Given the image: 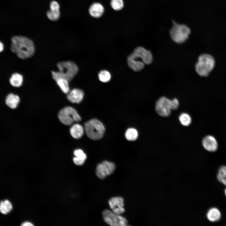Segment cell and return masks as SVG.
Returning a JSON list of instances; mask_svg holds the SVG:
<instances>
[{"instance_id":"f1b7e54d","label":"cell","mask_w":226,"mask_h":226,"mask_svg":"<svg viewBox=\"0 0 226 226\" xmlns=\"http://www.w3.org/2000/svg\"><path fill=\"white\" fill-rule=\"evenodd\" d=\"M179 101L177 99L175 98L171 100V110L177 109L179 107Z\"/></svg>"},{"instance_id":"4fadbf2b","label":"cell","mask_w":226,"mask_h":226,"mask_svg":"<svg viewBox=\"0 0 226 226\" xmlns=\"http://www.w3.org/2000/svg\"><path fill=\"white\" fill-rule=\"evenodd\" d=\"M84 96V93L82 90L74 88L69 91L67 94V97L71 102L78 104L83 100Z\"/></svg>"},{"instance_id":"83f0119b","label":"cell","mask_w":226,"mask_h":226,"mask_svg":"<svg viewBox=\"0 0 226 226\" xmlns=\"http://www.w3.org/2000/svg\"><path fill=\"white\" fill-rule=\"evenodd\" d=\"M74 154L75 156L83 159L85 160L87 158V156L83 151L81 149H77L74 151Z\"/></svg>"},{"instance_id":"ba28073f","label":"cell","mask_w":226,"mask_h":226,"mask_svg":"<svg viewBox=\"0 0 226 226\" xmlns=\"http://www.w3.org/2000/svg\"><path fill=\"white\" fill-rule=\"evenodd\" d=\"M128 57L132 59H140L145 64L147 65L151 64L153 60L151 52L141 46L136 48Z\"/></svg>"},{"instance_id":"52a82bcc","label":"cell","mask_w":226,"mask_h":226,"mask_svg":"<svg viewBox=\"0 0 226 226\" xmlns=\"http://www.w3.org/2000/svg\"><path fill=\"white\" fill-rule=\"evenodd\" d=\"M105 221L109 225L114 226H126L127 221L124 217L117 214L109 209H105L102 212Z\"/></svg>"},{"instance_id":"4dcf8cb0","label":"cell","mask_w":226,"mask_h":226,"mask_svg":"<svg viewBox=\"0 0 226 226\" xmlns=\"http://www.w3.org/2000/svg\"><path fill=\"white\" fill-rule=\"evenodd\" d=\"M50 8L51 9H59V4L56 1H52L50 3Z\"/></svg>"},{"instance_id":"9a60e30c","label":"cell","mask_w":226,"mask_h":226,"mask_svg":"<svg viewBox=\"0 0 226 226\" xmlns=\"http://www.w3.org/2000/svg\"><path fill=\"white\" fill-rule=\"evenodd\" d=\"M105 11L104 7L99 3H93L90 6L89 12L90 15L93 17L98 18L100 17L103 15Z\"/></svg>"},{"instance_id":"6da1fadb","label":"cell","mask_w":226,"mask_h":226,"mask_svg":"<svg viewBox=\"0 0 226 226\" xmlns=\"http://www.w3.org/2000/svg\"><path fill=\"white\" fill-rule=\"evenodd\" d=\"M10 49L18 57L23 60L31 57L35 52L33 41L23 36L15 35L11 39Z\"/></svg>"},{"instance_id":"ac0fdd59","label":"cell","mask_w":226,"mask_h":226,"mask_svg":"<svg viewBox=\"0 0 226 226\" xmlns=\"http://www.w3.org/2000/svg\"><path fill=\"white\" fill-rule=\"evenodd\" d=\"M207 219L211 222L219 220L221 218V213L219 210L216 208L210 209L207 213Z\"/></svg>"},{"instance_id":"1f68e13d","label":"cell","mask_w":226,"mask_h":226,"mask_svg":"<svg viewBox=\"0 0 226 226\" xmlns=\"http://www.w3.org/2000/svg\"><path fill=\"white\" fill-rule=\"evenodd\" d=\"M22 226H34V225L31 223L28 222H26L23 223L21 224Z\"/></svg>"},{"instance_id":"277c9868","label":"cell","mask_w":226,"mask_h":226,"mask_svg":"<svg viewBox=\"0 0 226 226\" xmlns=\"http://www.w3.org/2000/svg\"><path fill=\"white\" fill-rule=\"evenodd\" d=\"M190 33V30L187 26L178 24L175 22H173L170 31L172 40L178 44L185 42L188 39Z\"/></svg>"},{"instance_id":"9c48e42d","label":"cell","mask_w":226,"mask_h":226,"mask_svg":"<svg viewBox=\"0 0 226 226\" xmlns=\"http://www.w3.org/2000/svg\"><path fill=\"white\" fill-rule=\"evenodd\" d=\"M115 169L116 165L113 163L105 160L97 165L96 175L99 178L103 180L113 173Z\"/></svg>"},{"instance_id":"484cf974","label":"cell","mask_w":226,"mask_h":226,"mask_svg":"<svg viewBox=\"0 0 226 226\" xmlns=\"http://www.w3.org/2000/svg\"><path fill=\"white\" fill-rule=\"evenodd\" d=\"M100 80L104 83L109 82L111 79V75L110 73L105 70L100 71L98 74Z\"/></svg>"},{"instance_id":"5bb4252c","label":"cell","mask_w":226,"mask_h":226,"mask_svg":"<svg viewBox=\"0 0 226 226\" xmlns=\"http://www.w3.org/2000/svg\"><path fill=\"white\" fill-rule=\"evenodd\" d=\"M202 144L205 149L211 152L216 151L218 148V144L215 138L212 136H205L202 139Z\"/></svg>"},{"instance_id":"7c38bea8","label":"cell","mask_w":226,"mask_h":226,"mask_svg":"<svg viewBox=\"0 0 226 226\" xmlns=\"http://www.w3.org/2000/svg\"><path fill=\"white\" fill-rule=\"evenodd\" d=\"M109 204L112 211L114 213L121 215L125 212L124 199L120 196L114 197L109 201Z\"/></svg>"},{"instance_id":"cb8c5ba5","label":"cell","mask_w":226,"mask_h":226,"mask_svg":"<svg viewBox=\"0 0 226 226\" xmlns=\"http://www.w3.org/2000/svg\"><path fill=\"white\" fill-rule=\"evenodd\" d=\"M48 18L52 21H56L59 18L60 13L59 9H50L47 13Z\"/></svg>"},{"instance_id":"ffe728a7","label":"cell","mask_w":226,"mask_h":226,"mask_svg":"<svg viewBox=\"0 0 226 226\" xmlns=\"http://www.w3.org/2000/svg\"><path fill=\"white\" fill-rule=\"evenodd\" d=\"M23 81V76L18 73H13L9 79V82L12 86L15 87H19L22 84Z\"/></svg>"},{"instance_id":"5b68a950","label":"cell","mask_w":226,"mask_h":226,"mask_svg":"<svg viewBox=\"0 0 226 226\" xmlns=\"http://www.w3.org/2000/svg\"><path fill=\"white\" fill-rule=\"evenodd\" d=\"M58 117L60 121L67 126L72 125L75 122H78L81 120L76 110L70 106H66L61 110Z\"/></svg>"},{"instance_id":"d6986e66","label":"cell","mask_w":226,"mask_h":226,"mask_svg":"<svg viewBox=\"0 0 226 226\" xmlns=\"http://www.w3.org/2000/svg\"><path fill=\"white\" fill-rule=\"evenodd\" d=\"M127 63L129 67L136 72H139L143 69L145 64L141 61L127 58Z\"/></svg>"},{"instance_id":"603a6c76","label":"cell","mask_w":226,"mask_h":226,"mask_svg":"<svg viewBox=\"0 0 226 226\" xmlns=\"http://www.w3.org/2000/svg\"><path fill=\"white\" fill-rule=\"evenodd\" d=\"M217 178L220 182L226 186V166H222L219 168Z\"/></svg>"},{"instance_id":"d6a6232c","label":"cell","mask_w":226,"mask_h":226,"mask_svg":"<svg viewBox=\"0 0 226 226\" xmlns=\"http://www.w3.org/2000/svg\"><path fill=\"white\" fill-rule=\"evenodd\" d=\"M4 46L2 43L0 41V52L3 51V50Z\"/></svg>"},{"instance_id":"d4e9b609","label":"cell","mask_w":226,"mask_h":226,"mask_svg":"<svg viewBox=\"0 0 226 226\" xmlns=\"http://www.w3.org/2000/svg\"><path fill=\"white\" fill-rule=\"evenodd\" d=\"M179 119L180 123L184 126H188L191 124V118L187 113H181L180 115Z\"/></svg>"},{"instance_id":"30bf717a","label":"cell","mask_w":226,"mask_h":226,"mask_svg":"<svg viewBox=\"0 0 226 226\" xmlns=\"http://www.w3.org/2000/svg\"><path fill=\"white\" fill-rule=\"evenodd\" d=\"M171 100L165 96L159 98L155 104V110L160 116L167 117L171 114Z\"/></svg>"},{"instance_id":"4316f807","label":"cell","mask_w":226,"mask_h":226,"mask_svg":"<svg viewBox=\"0 0 226 226\" xmlns=\"http://www.w3.org/2000/svg\"><path fill=\"white\" fill-rule=\"evenodd\" d=\"M110 4L111 8L116 11L121 10L124 6L123 0H111Z\"/></svg>"},{"instance_id":"836d02e7","label":"cell","mask_w":226,"mask_h":226,"mask_svg":"<svg viewBox=\"0 0 226 226\" xmlns=\"http://www.w3.org/2000/svg\"><path fill=\"white\" fill-rule=\"evenodd\" d=\"M224 192H225V195H226V188L225 189V190Z\"/></svg>"},{"instance_id":"7402d4cb","label":"cell","mask_w":226,"mask_h":226,"mask_svg":"<svg viewBox=\"0 0 226 226\" xmlns=\"http://www.w3.org/2000/svg\"><path fill=\"white\" fill-rule=\"evenodd\" d=\"M138 136V133L137 131L133 128H128L125 133V137L128 141H135L137 139Z\"/></svg>"},{"instance_id":"3957f363","label":"cell","mask_w":226,"mask_h":226,"mask_svg":"<svg viewBox=\"0 0 226 226\" xmlns=\"http://www.w3.org/2000/svg\"><path fill=\"white\" fill-rule=\"evenodd\" d=\"M84 128L87 136L93 140L101 138L105 131V127L102 122L95 118L86 122Z\"/></svg>"},{"instance_id":"2e32d148","label":"cell","mask_w":226,"mask_h":226,"mask_svg":"<svg viewBox=\"0 0 226 226\" xmlns=\"http://www.w3.org/2000/svg\"><path fill=\"white\" fill-rule=\"evenodd\" d=\"M84 131V128L81 125L76 123L73 125L71 126L70 132L73 137L75 139H78L83 136Z\"/></svg>"},{"instance_id":"f546056e","label":"cell","mask_w":226,"mask_h":226,"mask_svg":"<svg viewBox=\"0 0 226 226\" xmlns=\"http://www.w3.org/2000/svg\"><path fill=\"white\" fill-rule=\"evenodd\" d=\"M73 161L76 164L81 165L84 163L85 160L75 156L73 159Z\"/></svg>"},{"instance_id":"8992f818","label":"cell","mask_w":226,"mask_h":226,"mask_svg":"<svg viewBox=\"0 0 226 226\" xmlns=\"http://www.w3.org/2000/svg\"><path fill=\"white\" fill-rule=\"evenodd\" d=\"M57 66L62 76L69 82L73 79L78 71L77 65L71 61L59 62L57 64Z\"/></svg>"},{"instance_id":"44dd1931","label":"cell","mask_w":226,"mask_h":226,"mask_svg":"<svg viewBox=\"0 0 226 226\" xmlns=\"http://www.w3.org/2000/svg\"><path fill=\"white\" fill-rule=\"evenodd\" d=\"M12 209V205L8 200L2 201L0 202V212L2 214H6L9 213Z\"/></svg>"},{"instance_id":"7a4b0ae2","label":"cell","mask_w":226,"mask_h":226,"mask_svg":"<svg viewBox=\"0 0 226 226\" xmlns=\"http://www.w3.org/2000/svg\"><path fill=\"white\" fill-rule=\"evenodd\" d=\"M215 63V59L212 55L207 53L202 54L198 57L197 62L195 65V70L200 76L207 77L213 70Z\"/></svg>"},{"instance_id":"e0dca14e","label":"cell","mask_w":226,"mask_h":226,"mask_svg":"<svg viewBox=\"0 0 226 226\" xmlns=\"http://www.w3.org/2000/svg\"><path fill=\"white\" fill-rule=\"evenodd\" d=\"M20 100L19 97L18 95L10 93L7 96L5 103L10 108L14 109L18 106Z\"/></svg>"},{"instance_id":"8fae6325","label":"cell","mask_w":226,"mask_h":226,"mask_svg":"<svg viewBox=\"0 0 226 226\" xmlns=\"http://www.w3.org/2000/svg\"><path fill=\"white\" fill-rule=\"evenodd\" d=\"M51 75L53 79L56 82L62 92L67 94L70 90L69 82L58 71H52Z\"/></svg>"}]
</instances>
